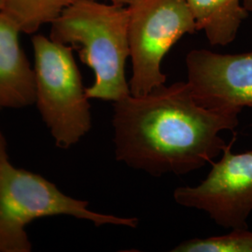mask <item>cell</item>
Wrapping results in <instances>:
<instances>
[{
    "label": "cell",
    "instance_id": "obj_1",
    "mask_svg": "<svg viewBox=\"0 0 252 252\" xmlns=\"http://www.w3.org/2000/svg\"><path fill=\"white\" fill-rule=\"evenodd\" d=\"M239 113L200 106L187 81L129 94L113 102L116 159L155 177L189 174L222 153L220 134L234 131Z\"/></svg>",
    "mask_w": 252,
    "mask_h": 252
},
{
    "label": "cell",
    "instance_id": "obj_2",
    "mask_svg": "<svg viewBox=\"0 0 252 252\" xmlns=\"http://www.w3.org/2000/svg\"><path fill=\"white\" fill-rule=\"evenodd\" d=\"M128 7L77 0L50 25V37L77 50L94 74L89 99L116 102L130 94L126 63L130 57Z\"/></svg>",
    "mask_w": 252,
    "mask_h": 252
},
{
    "label": "cell",
    "instance_id": "obj_3",
    "mask_svg": "<svg viewBox=\"0 0 252 252\" xmlns=\"http://www.w3.org/2000/svg\"><path fill=\"white\" fill-rule=\"evenodd\" d=\"M89 203L73 198L42 176L15 167L9 160L8 142L0 130V252H30L26 227L50 216H72L105 224L136 228L137 218L96 213Z\"/></svg>",
    "mask_w": 252,
    "mask_h": 252
},
{
    "label": "cell",
    "instance_id": "obj_4",
    "mask_svg": "<svg viewBox=\"0 0 252 252\" xmlns=\"http://www.w3.org/2000/svg\"><path fill=\"white\" fill-rule=\"evenodd\" d=\"M35 104L60 149L77 144L92 128L86 88L71 46L36 34L32 36Z\"/></svg>",
    "mask_w": 252,
    "mask_h": 252
},
{
    "label": "cell",
    "instance_id": "obj_5",
    "mask_svg": "<svg viewBox=\"0 0 252 252\" xmlns=\"http://www.w3.org/2000/svg\"><path fill=\"white\" fill-rule=\"evenodd\" d=\"M128 10L129 88L132 95L141 96L165 84L164 56L182 36L198 30L186 0H136Z\"/></svg>",
    "mask_w": 252,
    "mask_h": 252
},
{
    "label": "cell",
    "instance_id": "obj_6",
    "mask_svg": "<svg viewBox=\"0 0 252 252\" xmlns=\"http://www.w3.org/2000/svg\"><path fill=\"white\" fill-rule=\"evenodd\" d=\"M234 140L224 147L206 180L195 187L177 188L173 196L182 207L205 211L217 225L247 230L252 211V151L233 153Z\"/></svg>",
    "mask_w": 252,
    "mask_h": 252
},
{
    "label": "cell",
    "instance_id": "obj_7",
    "mask_svg": "<svg viewBox=\"0 0 252 252\" xmlns=\"http://www.w3.org/2000/svg\"><path fill=\"white\" fill-rule=\"evenodd\" d=\"M188 84L200 106L213 109L252 108V52L221 54L206 49L186 56Z\"/></svg>",
    "mask_w": 252,
    "mask_h": 252
},
{
    "label": "cell",
    "instance_id": "obj_8",
    "mask_svg": "<svg viewBox=\"0 0 252 252\" xmlns=\"http://www.w3.org/2000/svg\"><path fill=\"white\" fill-rule=\"evenodd\" d=\"M17 25L0 12V111L35 104L34 67L20 44Z\"/></svg>",
    "mask_w": 252,
    "mask_h": 252
},
{
    "label": "cell",
    "instance_id": "obj_9",
    "mask_svg": "<svg viewBox=\"0 0 252 252\" xmlns=\"http://www.w3.org/2000/svg\"><path fill=\"white\" fill-rule=\"evenodd\" d=\"M198 31L212 46H227L248 17L242 0H186Z\"/></svg>",
    "mask_w": 252,
    "mask_h": 252
},
{
    "label": "cell",
    "instance_id": "obj_10",
    "mask_svg": "<svg viewBox=\"0 0 252 252\" xmlns=\"http://www.w3.org/2000/svg\"><path fill=\"white\" fill-rule=\"evenodd\" d=\"M77 0H6L3 10L22 33L35 34L54 20Z\"/></svg>",
    "mask_w": 252,
    "mask_h": 252
},
{
    "label": "cell",
    "instance_id": "obj_11",
    "mask_svg": "<svg viewBox=\"0 0 252 252\" xmlns=\"http://www.w3.org/2000/svg\"><path fill=\"white\" fill-rule=\"evenodd\" d=\"M173 252H252V233L233 230L230 234L183 241Z\"/></svg>",
    "mask_w": 252,
    "mask_h": 252
},
{
    "label": "cell",
    "instance_id": "obj_12",
    "mask_svg": "<svg viewBox=\"0 0 252 252\" xmlns=\"http://www.w3.org/2000/svg\"><path fill=\"white\" fill-rule=\"evenodd\" d=\"M112 4H115L118 6H124V7H128L132 5L136 0H110Z\"/></svg>",
    "mask_w": 252,
    "mask_h": 252
},
{
    "label": "cell",
    "instance_id": "obj_13",
    "mask_svg": "<svg viewBox=\"0 0 252 252\" xmlns=\"http://www.w3.org/2000/svg\"><path fill=\"white\" fill-rule=\"evenodd\" d=\"M244 8L249 12L252 11V0H242Z\"/></svg>",
    "mask_w": 252,
    "mask_h": 252
},
{
    "label": "cell",
    "instance_id": "obj_14",
    "mask_svg": "<svg viewBox=\"0 0 252 252\" xmlns=\"http://www.w3.org/2000/svg\"><path fill=\"white\" fill-rule=\"evenodd\" d=\"M6 5V0H0V12H3Z\"/></svg>",
    "mask_w": 252,
    "mask_h": 252
}]
</instances>
